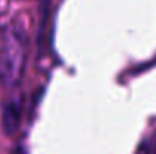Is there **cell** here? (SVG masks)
Segmentation results:
<instances>
[{
	"mask_svg": "<svg viewBox=\"0 0 156 154\" xmlns=\"http://www.w3.org/2000/svg\"><path fill=\"white\" fill-rule=\"evenodd\" d=\"M20 121H21V107L20 103L12 100V101L6 103L3 107V115H2V125L6 135H14L18 127H20Z\"/></svg>",
	"mask_w": 156,
	"mask_h": 154,
	"instance_id": "obj_2",
	"label": "cell"
},
{
	"mask_svg": "<svg viewBox=\"0 0 156 154\" xmlns=\"http://www.w3.org/2000/svg\"><path fill=\"white\" fill-rule=\"evenodd\" d=\"M26 57V33L17 24L0 27V85L6 88H15L21 82Z\"/></svg>",
	"mask_w": 156,
	"mask_h": 154,
	"instance_id": "obj_1",
	"label": "cell"
},
{
	"mask_svg": "<svg viewBox=\"0 0 156 154\" xmlns=\"http://www.w3.org/2000/svg\"><path fill=\"white\" fill-rule=\"evenodd\" d=\"M47 15H49V0H44V5H43V15H41V27H40V30H38V47H40V49H43L44 27H46Z\"/></svg>",
	"mask_w": 156,
	"mask_h": 154,
	"instance_id": "obj_3",
	"label": "cell"
}]
</instances>
